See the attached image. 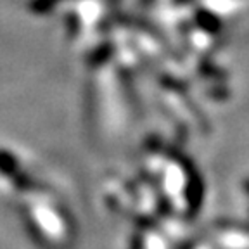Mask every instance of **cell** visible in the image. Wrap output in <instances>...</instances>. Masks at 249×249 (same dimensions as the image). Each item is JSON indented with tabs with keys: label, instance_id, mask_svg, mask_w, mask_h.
<instances>
[{
	"label": "cell",
	"instance_id": "obj_1",
	"mask_svg": "<svg viewBox=\"0 0 249 249\" xmlns=\"http://www.w3.org/2000/svg\"><path fill=\"white\" fill-rule=\"evenodd\" d=\"M244 189H246V191L249 192V178H248V180H246V182H244Z\"/></svg>",
	"mask_w": 249,
	"mask_h": 249
}]
</instances>
